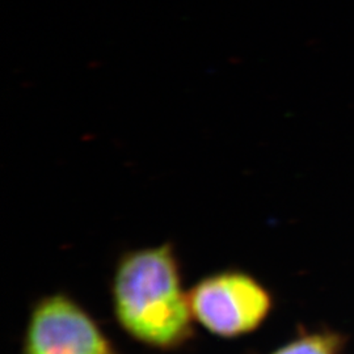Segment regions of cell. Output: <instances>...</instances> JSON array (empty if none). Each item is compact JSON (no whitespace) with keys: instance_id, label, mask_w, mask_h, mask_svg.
Instances as JSON below:
<instances>
[{"instance_id":"cell-1","label":"cell","mask_w":354,"mask_h":354,"mask_svg":"<svg viewBox=\"0 0 354 354\" xmlns=\"http://www.w3.org/2000/svg\"><path fill=\"white\" fill-rule=\"evenodd\" d=\"M112 301L118 326L149 348L175 351L194 335L188 291L169 243L130 251L118 260Z\"/></svg>"},{"instance_id":"cell-2","label":"cell","mask_w":354,"mask_h":354,"mask_svg":"<svg viewBox=\"0 0 354 354\" xmlns=\"http://www.w3.org/2000/svg\"><path fill=\"white\" fill-rule=\"evenodd\" d=\"M188 299L194 322L222 339H238L256 330L272 310L266 286L236 269L200 279L188 290Z\"/></svg>"},{"instance_id":"cell-3","label":"cell","mask_w":354,"mask_h":354,"mask_svg":"<svg viewBox=\"0 0 354 354\" xmlns=\"http://www.w3.org/2000/svg\"><path fill=\"white\" fill-rule=\"evenodd\" d=\"M21 354H118L88 311L64 292L39 298L26 323Z\"/></svg>"},{"instance_id":"cell-4","label":"cell","mask_w":354,"mask_h":354,"mask_svg":"<svg viewBox=\"0 0 354 354\" xmlns=\"http://www.w3.org/2000/svg\"><path fill=\"white\" fill-rule=\"evenodd\" d=\"M342 346L339 335L322 332L304 335L270 354H337Z\"/></svg>"}]
</instances>
